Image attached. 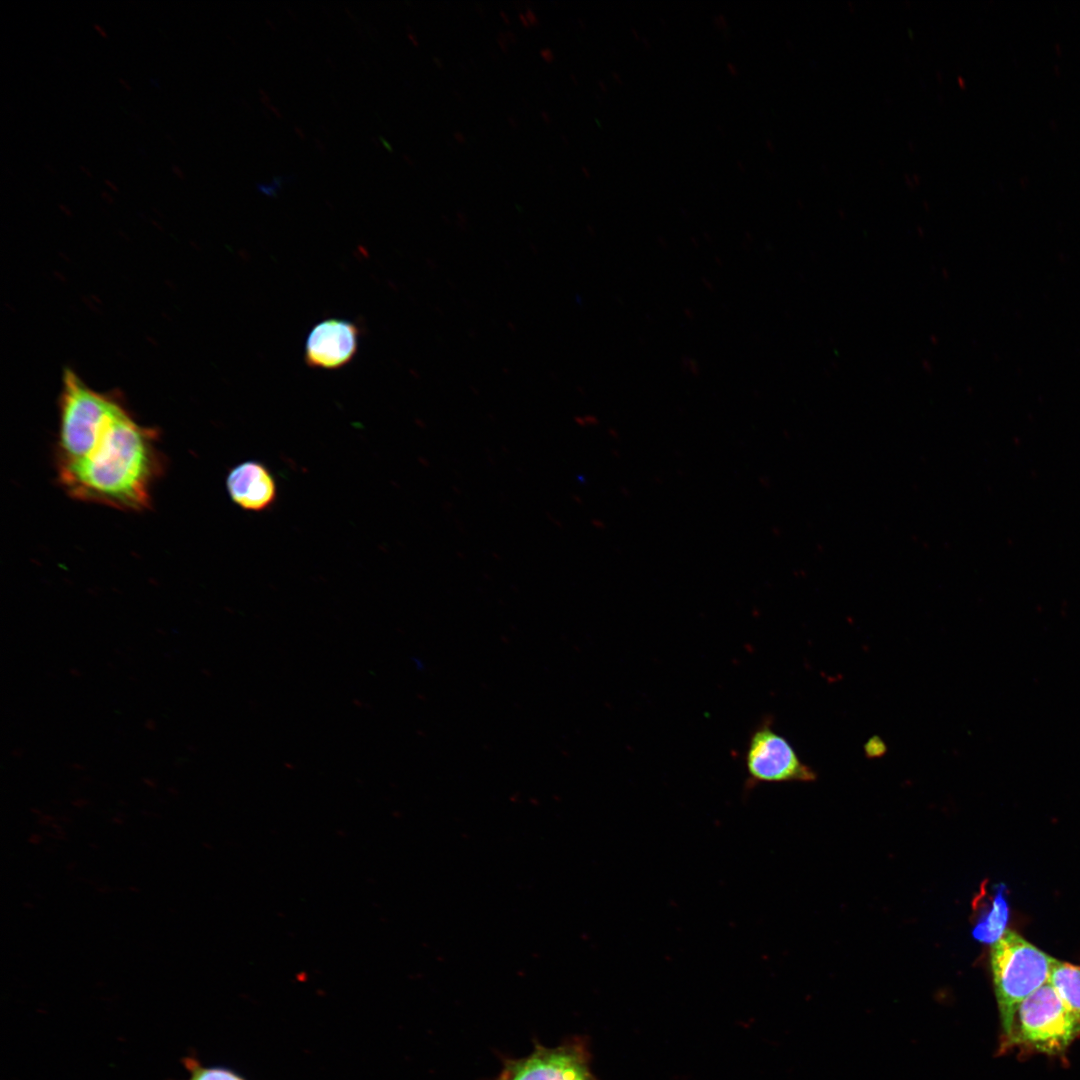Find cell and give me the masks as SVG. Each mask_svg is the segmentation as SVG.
<instances>
[{"mask_svg":"<svg viewBox=\"0 0 1080 1080\" xmlns=\"http://www.w3.org/2000/svg\"><path fill=\"white\" fill-rule=\"evenodd\" d=\"M158 434L140 425L121 401L105 419L85 454L57 468L58 481L72 498L125 511L150 507L163 471Z\"/></svg>","mask_w":1080,"mask_h":1080,"instance_id":"1","label":"cell"},{"mask_svg":"<svg viewBox=\"0 0 1080 1080\" xmlns=\"http://www.w3.org/2000/svg\"><path fill=\"white\" fill-rule=\"evenodd\" d=\"M1054 960L1012 930L993 943L991 968L1002 1041L1010 1033L1017 1006L1049 981Z\"/></svg>","mask_w":1080,"mask_h":1080,"instance_id":"2","label":"cell"},{"mask_svg":"<svg viewBox=\"0 0 1080 1080\" xmlns=\"http://www.w3.org/2000/svg\"><path fill=\"white\" fill-rule=\"evenodd\" d=\"M1080 1036V1021L1067 1008L1049 982L1016 1008L1002 1048L1020 1046L1051 1056L1062 1055Z\"/></svg>","mask_w":1080,"mask_h":1080,"instance_id":"3","label":"cell"},{"mask_svg":"<svg viewBox=\"0 0 1080 1080\" xmlns=\"http://www.w3.org/2000/svg\"><path fill=\"white\" fill-rule=\"evenodd\" d=\"M501 1061V1070L493 1080H598L591 1069L588 1042L580 1036L554 1047L534 1040L528 1055L503 1056Z\"/></svg>","mask_w":1080,"mask_h":1080,"instance_id":"4","label":"cell"},{"mask_svg":"<svg viewBox=\"0 0 1080 1080\" xmlns=\"http://www.w3.org/2000/svg\"><path fill=\"white\" fill-rule=\"evenodd\" d=\"M746 791L761 783L811 782L815 771L804 764L792 745L765 719L752 731L745 753Z\"/></svg>","mask_w":1080,"mask_h":1080,"instance_id":"5","label":"cell"},{"mask_svg":"<svg viewBox=\"0 0 1080 1080\" xmlns=\"http://www.w3.org/2000/svg\"><path fill=\"white\" fill-rule=\"evenodd\" d=\"M359 335V327L350 320L329 318L317 323L306 338V364L326 370L344 367L357 353Z\"/></svg>","mask_w":1080,"mask_h":1080,"instance_id":"6","label":"cell"},{"mask_svg":"<svg viewBox=\"0 0 1080 1080\" xmlns=\"http://www.w3.org/2000/svg\"><path fill=\"white\" fill-rule=\"evenodd\" d=\"M226 488L232 502L249 512L269 509L278 493L273 473L257 460H247L234 466L226 477Z\"/></svg>","mask_w":1080,"mask_h":1080,"instance_id":"7","label":"cell"},{"mask_svg":"<svg viewBox=\"0 0 1080 1080\" xmlns=\"http://www.w3.org/2000/svg\"><path fill=\"white\" fill-rule=\"evenodd\" d=\"M1048 982L1080 1021V966L1055 959Z\"/></svg>","mask_w":1080,"mask_h":1080,"instance_id":"8","label":"cell"},{"mask_svg":"<svg viewBox=\"0 0 1080 1080\" xmlns=\"http://www.w3.org/2000/svg\"><path fill=\"white\" fill-rule=\"evenodd\" d=\"M1007 921L1008 907L1000 890L993 900L991 909L975 926L973 936L981 942L993 944L1006 931Z\"/></svg>","mask_w":1080,"mask_h":1080,"instance_id":"9","label":"cell"},{"mask_svg":"<svg viewBox=\"0 0 1080 1080\" xmlns=\"http://www.w3.org/2000/svg\"><path fill=\"white\" fill-rule=\"evenodd\" d=\"M181 1062L188 1073L185 1080H246L231 1069L204 1066L192 1055L185 1056Z\"/></svg>","mask_w":1080,"mask_h":1080,"instance_id":"10","label":"cell"},{"mask_svg":"<svg viewBox=\"0 0 1080 1080\" xmlns=\"http://www.w3.org/2000/svg\"><path fill=\"white\" fill-rule=\"evenodd\" d=\"M539 55L547 63H552L555 60V53L549 47L541 48L539 51Z\"/></svg>","mask_w":1080,"mask_h":1080,"instance_id":"11","label":"cell"},{"mask_svg":"<svg viewBox=\"0 0 1080 1080\" xmlns=\"http://www.w3.org/2000/svg\"><path fill=\"white\" fill-rule=\"evenodd\" d=\"M496 42H497L498 46L500 47V49L504 53H507L509 42H508V40L506 38L505 32L504 33L503 32L498 33V35L496 37Z\"/></svg>","mask_w":1080,"mask_h":1080,"instance_id":"12","label":"cell"},{"mask_svg":"<svg viewBox=\"0 0 1080 1080\" xmlns=\"http://www.w3.org/2000/svg\"><path fill=\"white\" fill-rule=\"evenodd\" d=\"M524 14H525L530 26H537L539 24V19H538L536 13L533 11L532 8H530V7L526 8V11H525Z\"/></svg>","mask_w":1080,"mask_h":1080,"instance_id":"13","label":"cell"},{"mask_svg":"<svg viewBox=\"0 0 1080 1080\" xmlns=\"http://www.w3.org/2000/svg\"><path fill=\"white\" fill-rule=\"evenodd\" d=\"M171 170H172L173 174L177 178H179L181 180H183L185 178V175H184L183 171L181 170V168L178 165H172Z\"/></svg>","mask_w":1080,"mask_h":1080,"instance_id":"14","label":"cell"},{"mask_svg":"<svg viewBox=\"0 0 1080 1080\" xmlns=\"http://www.w3.org/2000/svg\"><path fill=\"white\" fill-rule=\"evenodd\" d=\"M453 137H454V139H455V140H456V141H457L458 143H460V144H465V143H466V137H465V135H464V134H463L462 132H460V131H456V132H454V133H453Z\"/></svg>","mask_w":1080,"mask_h":1080,"instance_id":"15","label":"cell"},{"mask_svg":"<svg viewBox=\"0 0 1080 1080\" xmlns=\"http://www.w3.org/2000/svg\"><path fill=\"white\" fill-rule=\"evenodd\" d=\"M505 35H506V38H507L509 43H512V44L517 43L518 39H517V36H516V34L514 32L507 31V32H505Z\"/></svg>","mask_w":1080,"mask_h":1080,"instance_id":"16","label":"cell"},{"mask_svg":"<svg viewBox=\"0 0 1080 1080\" xmlns=\"http://www.w3.org/2000/svg\"><path fill=\"white\" fill-rule=\"evenodd\" d=\"M518 19H519V21H520V23L522 24L523 27H525V28L531 27L524 13H519L518 14Z\"/></svg>","mask_w":1080,"mask_h":1080,"instance_id":"17","label":"cell"},{"mask_svg":"<svg viewBox=\"0 0 1080 1080\" xmlns=\"http://www.w3.org/2000/svg\"><path fill=\"white\" fill-rule=\"evenodd\" d=\"M540 117H541V119L543 120V122L545 124H551L552 123V119H551L550 115L548 114V112L542 110L540 112Z\"/></svg>","mask_w":1080,"mask_h":1080,"instance_id":"18","label":"cell"},{"mask_svg":"<svg viewBox=\"0 0 1080 1080\" xmlns=\"http://www.w3.org/2000/svg\"><path fill=\"white\" fill-rule=\"evenodd\" d=\"M93 28L96 30V32H98V34L100 36H102L103 38H107V33H106L105 29L102 26L95 23V24H93Z\"/></svg>","mask_w":1080,"mask_h":1080,"instance_id":"19","label":"cell"},{"mask_svg":"<svg viewBox=\"0 0 1080 1080\" xmlns=\"http://www.w3.org/2000/svg\"><path fill=\"white\" fill-rule=\"evenodd\" d=\"M432 60H433L434 64H435V65H436V66H437L438 68L442 69V68L444 67V62H443V60H442V59H441L440 57H438V56H433V57H432Z\"/></svg>","mask_w":1080,"mask_h":1080,"instance_id":"20","label":"cell"},{"mask_svg":"<svg viewBox=\"0 0 1080 1080\" xmlns=\"http://www.w3.org/2000/svg\"><path fill=\"white\" fill-rule=\"evenodd\" d=\"M507 122L512 128H517L519 125L517 119L513 116H509Z\"/></svg>","mask_w":1080,"mask_h":1080,"instance_id":"21","label":"cell"},{"mask_svg":"<svg viewBox=\"0 0 1080 1080\" xmlns=\"http://www.w3.org/2000/svg\"><path fill=\"white\" fill-rule=\"evenodd\" d=\"M104 183H105V184H106V185H107V186H108L109 188H111V189H112L113 191H115V192H116V191H118V188H117L116 184H115V183H114L113 181H111V180H109V179H105V180H104Z\"/></svg>","mask_w":1080,"mask_h":1080,"instance_id":"22","label":"cell"},{"mask_svg":"<svg viewBox=\"0 0 1080 1080\" xmlns=\"http://www.w3.org/2000/svg\"><path fill=\"white\" fill-rule=\"evenodd\" d=\"M499 15H500L501 19H502V20H503V21H504V22H505L506 24H509V23H510V19H509V17H508V14H507V13H506L505 11H503V10H500V11H499Z\"/></svg>","mask_w":1080,"mask_h":1080,"instance_id":"23","label":"cell"},{"mask_svg":"<svg viewBox=\"0 0 1080 1080\" xmlns=\"http://www.w3.org/2000/svg\"><path fill=\"white\" fill-rule=\"evenodd\" d=\"M118 81L126 90L130 91L132 89L130 84L125 79L118 78Z\"/></svg>","mask_w":1080,"mask_h":1080,"instance_id":"24","label":"cell"},{"mask_svg":"<svg viewBox=\"0 0 1080 1080\" xmlns=\"http://www.w3.org/2000/svg\"><path fill=\"white\" fill-rule=\"evenodd\" d=\"M79 168L86 176H88L89 178H92V173L90 172V170L86 166L80 165Z\"/></svg>","mask_w":1080,"mask_h":1080,"instance_id":"25","label":"cell"},{"mask_svg":"<svg viewBox=\"0 0 1080 1080\" xmlns=\"http://www.w3.org/2000/svg\"><path fill=\"white\" fill-rule=\"evenodd\" d=\"M408 37L415 46L419 45L417 37L413 33L409 32Z\"/></svg>","mask_w":1080,"mask_h":1080,"instance_id":"26","label":"cell"},{"mask_svg":"<svg viewBox=\"0 0 1080 1080\" xmlns=\"http://www.w3.org/2000/svg\"><path fill=\"white\" fill-rule=\"evenodd\" d=\"M45 167H46V169H47L48 171H50V172H51L52 174H55V173H56V170L54 169V167H53V166H52L51 164H45Z\"/></svg>","mask_w":1080,"mask_h":1080,"instance_id":"27","label":"cell"},{"mask_svg":"<svg viewBox=\"0 0 1080 1080\" xmlns=\"http://www.w3.org/2000/svg\"><path fill=\"white\" fill-rule=\"evenodd\" d=\"M101 195L105 200L111 201V197L106 192H102Z\"/></svg>","mask_w":1080,"mask_h":1080,"instance_id":"28","label":"cell"},{"mask_svg":"<svg viewBox=\"0 0 1080 1080\" xmlns=\"http://www.w3.org/2000/svg\"><path fill=\"white\" fill-rule=\"evenodd\" d=\"M570 78H571V80H572V82H573L574 84H578V80H577V77H575V75H574V74H570Z\"/></svg>","mask_w":1080,"mask_h":1080,"instance_id":"29","label":"cell"},{"mask_svg":"<svg viewBox=\"0 0 1080 1080\" xmlns=\"http://www.w3.org/2000/svg\"><path fill=\"white\" fill-rule=\"evenodd\" d=\"M561 139H562V141H563V143H564L565 145H568L569 141H568V137H567V136H565V135H562V136H561Z\"/></svg>","mask_w":1080,"mask_h":1080,"instance_id":"30","label":"cell"},{"mask_svg":"<svg viewBox=\"0 0 1080 1080\" xmlns=\"http://www.w3.org/2000/svg\"><path fill=\"white\" fill-rule=\"evenodd\" d=\"M133 117H134L135 119H137V121H138L139 123H141V124H144V121L142 120V118H140V117H139V116H138L137 114H133Z\"/></svg>","mask_w":1080,"mask_h":1080,"instance_id":"31","label":"cell"},{"mask_svg":"<svg viewBox=\"0 0 1080 1080\" xmlns=\"http://www.w3.org/2000/svg\"><path fill=\"white\" fill-rule=\"evenodd\" d=\"M581 170H582L583 174H584V175H585L586 177H589V173H588V170L586 169V167L582 166V167H581Z\"/></svg>","mask_w":1080,"mask_h":1080,"instance_id":"32","label":"cell"},{"mask_svg":"<svg viewBox=\"0 0 1080 1080\" xmlns=\"http://www.w3.org/2000/svg\"><path fill=\"white\" fill-rule=\"evenodd\" d=\"M166 138H167V139H168V140H169V141H170L171 143H174V140H173V138L171 137V135H170V134H166Z\"/></svg>","mask_w":1080,"mask_h":1080,"instance_id":"33","label":"cell"},{"mask_svg":"<svg viewBox=\"0 0 1080 1080\" xmlns=\"http://www.w3.org/2000/svg\"><path fill=\"white\" fill-rule=\"evenodd\" d=\"M404 159H405V160H406L407 162H409V164H413V162L411 161V158H410V157H408V156H406V155H405V156H404Z\"/></svg>","mask_w":1080,"mask_h":1080,"instance_id":"34","label":"cell"},{"mask_svg":"<svg viewBox=\"0 0 1080 1080\" xmlns=\"http://www.w3.org/2000/svg\"><path fill=\"white\" fill-rule=\"evenodd\" d=\"M477 10H478L479 12H481V14L483 15V11H482V6H480V7H479V5H478V8H477Z\"/></svg>","mask_w":1080,"mask_h":1080,"instance_id":"35","label":"cell"}]
</instances>
